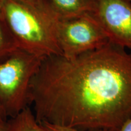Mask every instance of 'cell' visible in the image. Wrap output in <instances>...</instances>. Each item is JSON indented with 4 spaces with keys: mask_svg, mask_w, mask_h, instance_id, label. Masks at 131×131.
Instances as JSON below:
<instances>
[{
    "mask_svg": "<svg viewBox=\"0 0 131 131\" xmlns=\"http://www.w3.org/2000/svg\"><path fill=\"white\" fill-rule=\"evenodd\" d=\"M58 18H68L94 12L96 0H47Z\"/></svg>",
    "mask_w": 131,
    "mask_h": 131,
    "instance_id": "obj_6",
    "label": "cell"
},
{
    "mask_svg": "<svg viewBox=\"0 0 131 131\" xmlns=\"http://www.w3.org/2000/svg\"><path fill=\"white\" fill-rule=\"evenodd\" d=\"M129 1H130V2H131V0H129Z\"/></svg>",
    "mask_w": 131,
    "mask_h": 131,
    "instance_id": "obj_14",
    "label": "cell"
},
{
    "mask_svg": "<svg viewBox=\"0 0 131 131\" xmlns=\"http://www.w3.org/2000/svg\"><path fill=\"white\" fill-rule=\"evenodd\" d=\"M7 115H6L4 109L0 103V122H5V121H7Z\"/></svg>",
    "mask_w": 131,
    "mask_h": 131,
    "instance_id": "obj_12",
    "label": "cell"
},
{
    "mask_svg": "<svg viewBox=\"0 0 131 131\" xmlns=\"http://www.w3.org/2000/svg\"><path fill=\"white\" fill-rule=\"evenodd\" d=\"M6 131H46L36 118L32 109L26 107L7 120Z\"/></svg>",
    "mask_w": 131,
    "mask_h": 131,
    "instance_id": "obj_7",
    "label": "cell"
},
{
    "mask_svg": "<svg viewBox=\"0 0 131 131\" xmlns=\"http://www.w3.org/2000/svg\"><path fill=\"white\" fill-rule=\"evenodd\" d=\"M16 49L18 48L14 39L4 22L0 18V60Z\"/></svg>",
    "mask_w": 131,
    "mask_h": 131,
    "instance_id": "obj_8",
    "label": "cell"
},
{
    "mask_svg": "<svg viewBox=\"0 0 131 131\" xmlns=\"http://www.w3.org/2000/svg\"><path fill=\"white\" fill-rule=\"evenodd\" d=\"M7 127V121L0 122V131H6Z\"/></svg>",
    "mask_w": 131,
    "mask_h": 131,
    "instance_id": "obj_13",
    "label": "cell"
},
{
    "mask_svg": "<svg viewBox=\"0 0 131 131\" xmlns=\"http://www.w3.org/2000/svg\"><path fill=\"white\" fill-rule=\"evenodd\" d=\"M17 1L27 3L29 4L35 5V6H39V5L43 4L44 3H46V0H17Z\"/></svg>",
    "mask_w": 131,
    "mask_h": 131,
    "instance_id": "obj_10",
    "label": "cell"
},
{
    "mask_svg": "<svg viewBox=\"0 0 131 131\" xmlns=\"http://www.w3.org/2000/svg\"><path fill=\"white\" fill-rule=\"evenodd\" d=\"M42 127L46 131H84L79 129L73 128V127L63 126L55 124L49 123H40Z\"/></svg>",
    "mask_w": 131,
    "mask_h": 131,
    "instance_id": "obj_9",
    "label": "cell"
},
{
    "mask_svg": "<svg viewBox=\"0 0 131 131\" xmlns=\"http://www.w3.org/2000/svg\"><path fill=\"white\" fill-rule=\"evenodd\" d=\"M30 104L40 123L84 131H119L131 118V55L109 43L72 58L42 60Z\"/></svg>",
    "mask_w": 131,
    "mask_h": 131,
    "instance_id": "obj_1",
    "label": "cell"
},
{
    "mask_svg": "<svg viewBox=\"0 0 131 131\" xmlns=\"http://www.w3.org/2000/svg\"><path fill=\"white\" fill-rule=\"evenodd\" d=\"M119 131H131V118L123 124Z\"/></svg>",
    "mask_w": 131,
    "mask_h": 131,
    "instance_id": "obj_11",
    "label": "cell"
},
{
    "mask_svg": "<svg viewBox=\"0 0 131 131\" xmlns=\"http://www.w3.org/2000/svg\"><path fill=\"white\" fill-rule=\"evenodd\" d=\"M0 18L18 49L43 58L62 55L55 33L58 16L47 0L39 6L1 0Z\"/></svg>",
    "mask_w": 131,
    "mask_h": 131,
    "instance_id": "obj_2",
    "label": "cell"
},
{
    "mask_svg": "<svg viewBox=\"0 0 131 131\" xmlns=\"http://www.w3.org/2000/svg\"><path fill=\"white\" fill-rule=\"evenodd\" d=\"M43 59L16 49L0 60V103L8 119L29 107L31 81Z\"/></svg>",
    "mask_w": 131,
    "mask_h": 131,
    "instance_id": "obj_3",
    "label": "cell"
},
{
    "mask_svg": "<svg viewBox=\"0 0 131 131\" xmlns=\"http://www.w3.org/2000/svg\"><path fill=\"white\" fill-rule=\"evenodd\" d=\"M0 1H1V0H0Z\"/></svg>",
    "mask_w": 131,
    "mask_h": 131,
    "instance_id": "obj_15",
    "label": "cell"
},
{
    "mask_svg": "<svg viewBox=\"0 0 131 131\" xmlns=\"http://www.w3.org/2000/svg\"><path fill=\"white\" fill-rule=\"evenodd\" d=\"M55 33L61 55L67 58H74L110 43L105 31L92 14L58 18Z\"/></svg>",
    "mask_w": 131,
    "mask_h": 131,
    "instance_id": "obj_4",
    "label": "cell"
},
{
    "mask_svg": "<svg viewBox=\"0 0 131 131\" xmlns=\"http://www.w3.org/2000/svg\"><path fill=\"white\" fill-rule=\"evenodd\" d=\"M92 15L105 31L110 43L131 55V2L129 0H96Z\"/></svg>",
    "mask_w": 131,
    "mask_h": 131,
    "instance_id": "obj_5",
    "label": "cell"
}]
</instances>
